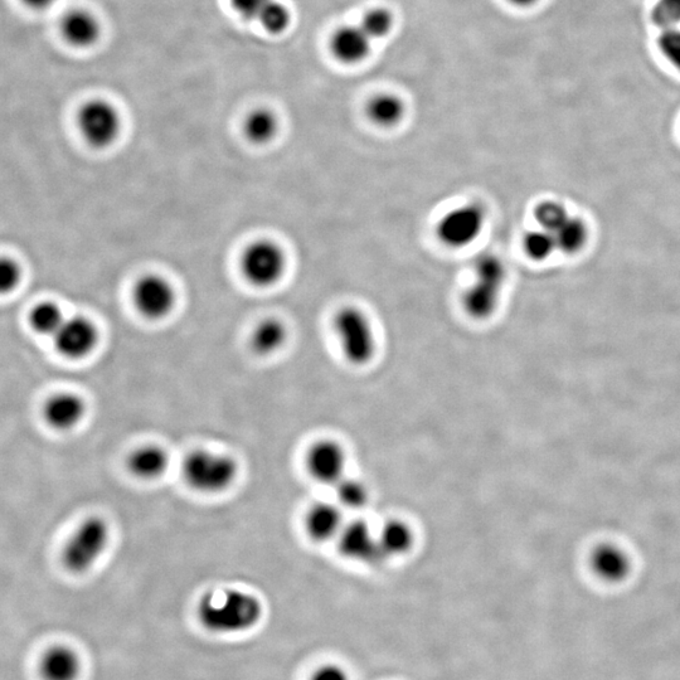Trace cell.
I'll use <instances>...</instances> for the list:
<instances>
[{
    "label": "cell",
    "instance_id": "24",
    "mask_svg": "<svg viewBox=\"0 0 680 680\" xmlns=\"http://www.w3.org/2000/svg\"><path fill=\"white\" fill-rule=\"evenodd\" d=\"M367 114L374 124L390 128L400 123L405 108L402 101L393 95H380L369 102Z\"/></svg>",
    "mask_w": 680,
    "mask_h": 680
},
{
    "label": "cell",
    "instance_id": "23",
    "mask_svg": "<svg viewBox=\"0 0 680 680\" xmlns=\"http://www.w3.org/2000/svg\"><path fill=\"white\" fill-rule=\"evenodd\" d=\"M552 236L555 238L558 251L573 255L584 249L589 233L584 222L570 216L552 233Z\"/></svg>",
    "mask_w": 680,
    "mask_h": 680
},
{
    "label": "cell",
    "instance_id": "12",
    "mask_svg": "<svg viewBox=\"0 0 680 680\" xmlns=\"http://www.w3.org/2000/svg\"><path fill=\"white\" fill-rule=\"evenodd\" d=\"M57 352L68 359H81L89 356L97 344L95 325L85 318H66L56 333Z\"/></svg>",
    "mask_w": 680,
    "mask_h": 680
},
{
    "label": "cell",
    "instance_id": "9",
    "mask_svg": "<svg viewBox=\"0 0 680 680\" xmlns=\"http://www.w3.org/2000/svg\"><path fill=\"white\" fill-rule=\"evenodd\" d=\"M340 553L349 560L367 563L369 566H381L390 560L378 544L369 524L363 521L346 522L337 538Z\"/></svg>",
    "mask_w": 680,
    "mask_h": 680
},
{
    "label": "cell",
    "instance_id": "28",
    "mask_svg": "<svg viewBox=\"0 0 680 680\" xmlns=\"http://www.w3.org/2000/svg\"><path fill=\"white\" fill-rule=\"evenodd\" d=\"M257 19L266 32L281 34L289 28L291 18L289 9L284 4L279 3L278 0H270Z\"/></svg>",
    "mask_w": 680,
    "mask_h": 680
},
{
    "label": "cell",
    "instance_id": "25",
    "mask_svg": "<svg viewBox=\"0 0 680 680\" xmlns=\"http://www.w3.org/2000/svg\"><path fill=\"white\" fill-rule=\"evenodd\" d=\"M65 320L62 310L51 301H45V303L34 306L31 314H29V324H31L34 332L52 338L55 337Z\"/></svg>",
    "mask_w": 680,
    "mask_h": 680
},
{
    "label": "cell",
    "instance_id": "33",
    "mask_svg": "<svg viewBox=\"0 0 680 680\" xmlns=\"http://www.w3.org/2000/svg\"><path fill=\"white\" fill-rule=\"evenodd\" d=\"M391 27L392 18L385 11H374L367 14L361 24V28L371 38V41L386 37L391 31Z\"/></svg>",
    "mask_w": 680,
    "mask_h": 680
},
{
    "label": "cell",
    "instance_id": "21",
    "mask_svg": "<svg viewBox=\"0 0 680 680\" xmlns=\"http://www.w3.org/2000/svg\"><path fill=\"white\" fill-rule=\"evenodd\" d=\"M286 330L284 325L275 319H267L257 325L251 337V346L261 356H269L284 346Z\"/></svg>",
    "mask_w": 680,
    "mask_h": 680
},
{
    "label": "cell",
    "instance_id": "35",
    "mask_svg": "<svg viewBox=\"0 0 680 680\" xmlns=\"http://www.w3.org/2000/svg\"><path fill=\"white\" fill-rule=\"evenodd\" d=\"M310 680H351L342 667L337 664H325L318 668Z\"/></svg>",
    "mask_w": 680,
    "mask_h": 680
},
{
    "label": "cell",
    "instance_id": "2",
    "mask_svg": "<svg viewBox=\"0 0 680 680\" xmlns=\"http://www.w3.org/2000/svg\"><path fill=\"white\" fill-rule=\"evenodd\" d=\"M240 465L233 456L210 449L191 451L182 463L184 482L194 492L216 495L236 483Z\"/></svg>",
    "mask_w": 680,
    "mask_h": 680
},
{
    "label": "cell",
    "instance_id": "36",
    "mask_svg": "<svg viewBox=\"0 0 680 680\" xmlns=\"http://www.w3.org/2000/svg\"><path fill=\"white\" fill-rule=\"evenodd\" d=\"M21 2L33 11H45L55 3V0H21Z\"/></svg>",
    "mask_w": 680,
    "mask_h": 680
},
{
    "label": "cell",
    "instance_id": "1",
    "mask_svg": "<svg viewBox=\"0 0 680 680\" xmlns=\"http://www.w3.org/2000/svg\"><path fill=\"white\" fill-rule=\"evenodd\" d=\"M197 615L199 623L212 634H244L260 624L264 605L249 591L213 590L199 601Z\"/></svg>",
    "mask_w": 680,
    "mask_h": 680
},
{
    "label": "cell",
    "instance_id": "37",
    "mask_svg": "<svg viewBox=\"0 0 680 680\" xmlns=\"http://www.w3.org/2000/svg\"><path fill=\"white\" fill-rule=\"evenodd\" d=\"M510 2L517 4V6L527 7L532 6V4L536 3L537 0H510Z\"/></svg>",
    "mask_w": 680,
    "mask_h": 680
},
{
    "label": "cell",
    "instance_id": "10",
    "mask_svg": "<svg viewBox=\"0 0 680 680\" xmlns=\"http://www.w3.org/2000/svg\"><path fill=\"white\" fill-rule=\"evenodd\" d=\"M305 465L318 483L334 487L346 476V450L335 440H319L306 453Z\"/></svg>",
    "mask_w": 680,
    "mask_h": 680
},
{
    "label": "cell",
    "instance_id": "26",
    "mask_svg": "<svg viewBox=\"0 0 680 680\" xmlns=\"http://www.w3.org/2000/svg\"><path fill=\"white\" fill-rule=\"evenodd\" d=\"M334 488L337 492L338 504L342 508L357 510L368 504V487L361 480L344 476L337 485H334Z\"/></svg>",
    "mask_w": 680,
    "mask_h": 680
},
{
    "label": "cell",
    "instance_id": "29",
    "mask_svg": "<svg viewBox=\"0 0 680 680\" xmlns=\"http://www.w3.org/2000/svg\"><path fill=\"white\" fill-rule=\"evenodd\" d=\"M570 217L566 208L556 202H544L539 204L534 211V218L539 228L548 233L555 232L562 223Z\"/></svg>",
    "mask_w": 680,
    "mask_h": 680
},
{
    "label": "cell",
    "instance_id": "6",
    "mask_svg": "<svg viewBox=\"0 0 680 680\" xmlns=\"http://www.w3.org/2000/svg\"><path fill=\"white\" fill-rule=\"evenodd\" d=\"M77 126L85 142L91 147L108 148L120 134V114L108 100H89L81 106Z\"/></svg>",
    "mask_w": 680,
    "mask_h": 680
},
{
    "label": "cell",
    "instance_id": "32",
    "mask_svg": "<svg viewBox=\"0 0 680 680\" xmlns=\"http://www.w3.org/2000/svg\"><path fill=\"white\" fill-rule=\"evenodd\" d=\"M23 279L21 265L11 257H0V295L12 294Z\"/></svg>",
    "mask_w": 680,
    "mask_h": 680
},
{
    "label": "cell",
    "instance_id": "13",
    "mask_svg": "<svg viewBox=\"0 0 680 680\" xmlns=\"http://www.w3.org/2000/svg\"><path fill=\"white\" fill-rule=\"evenodd\" d=\"M170 454L162 445L144 444L135 448L126 459V468L134 478L154 482L168 473Z\"/></svg>",
    "mask_w": 680,
    "mask_h": 680
},
{
    "label": "cell",
    "instance_id": "22",
    "mask_svg": "<svg viewBox=\"0 0 680 680\" xmlns=\"http://www.w3.org/2000/svg\"><path fill=\"white\" fill-rule=\"evenodd\" d=\"M244 133L251 143H269L278 133V119L269 109L252 110L245 120Z\"/></svg>",
    "mask_w": 680,
    "mask_h": 680
},
{
    "label": "cell",
    "instance_id": "17",
    "mask_svg": "<svg viewBox=\"0 0 680 680\" xmlns=\"http://www.w3.org/2000/svg\"><path fill=\"white\" fill-rule=\"evenodd\" d=\"M82 669L79 654L66 645H56L42 655L38 670L43 680H77Z\"/></svg>",
    "mask_w": 680,
    "mask_h": 680
},
{
    "label": "cell",
    "instance_id": "4",
    "mask_svg": "<svg viewBox=\"0 0 680 680\" xmlns=\"http://www.w3.org/2000/svg\"><path fill=\"white\" fill-rule=\"evenodd\" d=\"M110 539L111 528L106 519L100 516L86 518L63 548V566L77 575L90 571L108 550Z\"/></svg>",
    "mask_w": 680,
    "mask_h": 680
},
{
    "label": "cell",
    "instance_id": "5",
    "mask_svg": "<svg viewBox=\"0 0 680 680\" xmlns=\"http://www.w3.org/2000/svg\"><path fill=\"white\" fill-rule=\"evenodd\" d=\"M343 356L354 366H366L376 354V338L371 322L354 306L340 309L334 318Z\"/></svg>",
    "mask_w": 680,
    "mask_h": 680
},
{
    "label": "cell",
    "instance_id": "19",
    "mask_svg": "<svg viewBox=\"0 0 680 680\" xmlns=\"http://www.w3.org/2000/svg\"><path fill=\"white\" fill-rule=\"evenodd\" d=\"M371 38L359 27H344L335 32L332 51L339 61L356 63L368 55Z\"/></svg>",
    "mask_w": 680,
    "mask_h": 680
},
{
    "label": "cell",
    "instance_id": "7",
    "mask_svg": "<svg viewBox=\"0 0 680 680\" xmlns=\"http://www.w3.org/2000/svg\"><path fill=\"white\" fill-rule=\"evenodd\" d=\"M485 226V211L479 204L470 203L446 213L437 223L436 233L442 245L463 249L473 244Z\"/></svg>",
    "mask_w": 680,
    "mask_h": 680
},
{
    "label": "cell",
    "instance_id": "11",
    "mask_svg": "<svg viewBox=\"0 0 680 680\" xmlns=\"http://www.w3.org/2000/svg\"><path fill=\"white\" fill-rule=\"evenodd\" d=\"M176 295L167 280L160 276H145L136 284L134 303L139 312L149 319L167 317L173 309Z\"/></svg>",
    "mask_w": 680,
    "mask_h": 680
},
{
    "label": "cell",
    "instance_id": "3",
    "mask_svg": "<svg viewBox=\"0 0 680 680\" xmlns=\"http://www.w3.org/2000/svg\"><path fill=\"white\" fill-rule=\"evenodd\" d=\"M474 272V283L463 296L465 313L476 320L488 319L498 308L507 270L498 256L484 254L476 260Z\"/></svg>",
    "mask_w": 680,
    "mask_h": 680
},
{
    "label": "cell",
    "instance_id": "27",
    "mask_svg": "<svg viewBox=\"0 0 680 680\" xmlns=\"http://www.w3.org/2000/svg\"><path fill=\"white\" fill-rule=\"evenodd\" d=\"M523 249L529 259L533 261H544L553 255L557 250L555 238L542 228L529 231L523 238Z\"/></svg>",
    "mask_w": 680,
    "mask_h": 680
},
{
    "label": "cell",
    "instance_id": "18",
    "mask_svg": "<svg viewBox=\"0 0 680 680\" xmlns=\"http://www.w3.org/2000/svg\"><path fill=\"white\" fill-rule=\"evenodd\" d=\"M592 570L597 576L610 584H618L629 576L631 563L621 548L604 544L596 548L591 557Z\"/></svg>",
    "mask_w": 680,
    "mask_h": 680
},
{
    "label": "cell",
    "instance_id": "31",
    "mask_svg": "<svg viewBox=\"0 0 680 680\" xmlns=\"http://www.w3.org/2000/svg\"><path fill=\"white\" fill-rule=\"evenodd\" d=\"M659 52L670 66L680 72V29L672 28L660 31L658 37Z\"/></svg>",
    "mask_w": 680,
    "mask_h": 680
},
{
    "label": "cell",
    "instance_id": "34",
    "mask_svg": "<svg viewBox=\"0 0 680 680\" xmlns=\"http://www.w3.org/2000/svg\"><path fill=\"white\" fill-rule=\"evenodd\" d=\"M269 2L270 0H231L236 12L244 14L247 18H257Z\"/></svg>",
    "mask_w": 680,
    "mask_h": 680
},
{
    "label": "cell",
    "instance_id": "16",
    "mask_svg": "<svg viewBox=\"0 0 680 680\" xmlns=\"http://www.w3.org/2000/svg\"><path fill=\"white\" fill-rule=\"evenodd\" d=\"M86 403L75 393H60L48 400L43 416L57 431H70L79 426L86 416Z\"/></svg>",
    "mask_w": 680,
    "mask_h": 680
},
{
    "label": "cell",
    "instance_id": "8",
    "mask_svg": "<svg viewBox=\"0 0 680 680\" xmlns=\"http://www.w3.org/2000/svg\"><path fill=\"white\" fill-rule=\"evenodd\" d=\"M242 272L251 284L266 288L280 280L285 270V257L271 241H259L246 249L241 260Z\"/></svg>",
    "mask_w": 680,
    "mask_h": 680
},
{
    "label": "cell",
    "instance_id": "20",
    "mask_svg": "<svg viewBox=\"0 0 680 680\" xmlns=\"http://www.w3.org/2000/svg\"><path fill=\"white\" fill-rule=\"evenodd\" d=\"M378 544L388 558L407 555L415 543V534L406 522L392 519L377 534Z\"/></svg>",
    "mask_w": 680,
    "mask_h": 680
},
{
    "label": "cell",
    "instance_id": "15",
    "mask_svg": "<svg viewBox=\"0 0 680 680\" xmlns=\"http://www.w3.org/2000/svg\"><path fill=\"white\" fill-rule=\"evenodd\" d=\"M60 31L68 45L82 50L96 45L100 40L101 24L87 9L76 8L62 17Z\"/></svg>",
    "mask_w": 680,
    "mask_h": 680
},
{
    "label": "cell",
    "instance_id": "14",
    "mask_svg": "<svg viewBox=\"0 0 680 680\" xmlns=\"http://www.w3.org/2000/svg\"><path fill=\"white\" fill-rule=\"evenodd\" d=\"M344 524L346 521H344L342 507L338 503L318 502L312 505L305 514L306 534L318 543L333 541V539L337 541Z\"/></svg>",
    "mask_w": 680,
    "mask_h": 680
},
{
    "label": "cell",
    "instance_id": "30",
    "mask_svg": "<svg viewBox=\"0 0 680 680\" xmlns=\"http://www.w3.org/2000/svg\"><path fill=\"white\" fill-rule=\"evenodd\" d=\"M652 22L660 28H678L680 24V0H658L652 11Z\"/></svg>",
    "mask_w": 680,
    "mask_h": 680
}]
</instances>
